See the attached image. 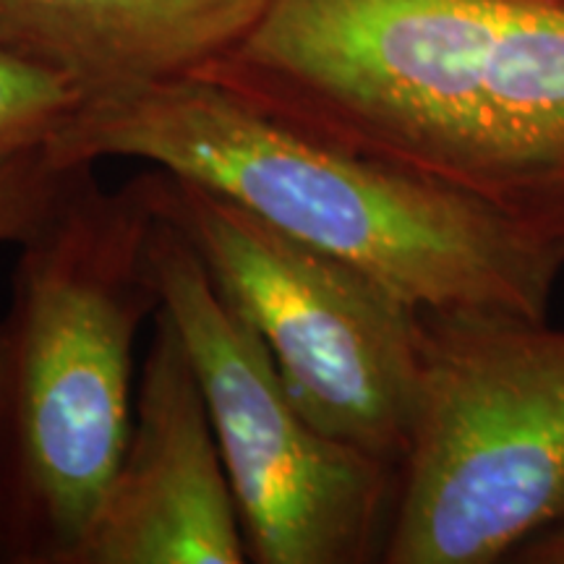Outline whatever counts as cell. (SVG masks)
<instances>
[{
    "instance_id": "6da1fadb",
    "label": "cell",
    "mask_w": 564,
    "mask_h": 564,
    "mask_svg": "<svg viewBox=\"0 0 564 564\" xmlns=\"http://www.w3.org/2000/svg\"><path fill=\"white\" fill-rule=\"evenodd\" d=\"M202 74L564 246V3L267 0Z\"/></svg>"
},
{
    "instance_id": "7a4b0ae2",
    "label": "cell",
    "mask_w": 564,
    "mask_h": 564,
    "mask_svg": "<svg viewBox=\"0 0 564 564\" xmlns=\"http://www.w3.org/2000/svg\"><path fill=\"white\" fill-rule=\"evenodd\" d=\"M47 147L63 165L152 162L369 272L415 308L546 319L564 272V246L301 129L207 74L89 97Z\"/></svg>"
},
{
    "instance_id": "3957f363",
    "label": "cell",
    "mask_w": 564,
    "mask_h": 564,
    "mask_svg": "<svg viewBox=\"0 0 564 564\" xmlns=\"http://www.w3.org/2000/svg\"><path fill=\"white\" fill-rule=\"evenodd\" d=\"M144 175L79 165L19 246L0 316V564H76L129 440L133 348L160 308Z\"/></svg>"
},
{
    "instance_id": "277c9868",
    "label": "cell",
    "mask_w": 564,
    "mask_h": 564,
    "mask_svg": "<svg viewBox=\"0 0 564 564\" xmlns=\"http://www.w3.org/2000/svg\"><path fill=\"white\" fill-rule=\"evenodd\" d=\"M419 319V394L382 562H510L564 514V329L470 306Z\"/></svg>"
},
{
    "instance_id": "5b68a950",
    "label": "cell",
    "mask_w": 564,
    "mask_h": 564,
    "mask_svg": "<svg viewBox=\"0 0 564 564\" xmlns=\"http://www.w3.org/2000/svg\"><path fill=\"white\" fill-rule=\"evenodd\" d=\"M141 175L308 421L400 470L419 394V308L199 183L160 167Z\"/></svg>"
},
{
    "instance_id": "8992f818",
    "label": "cell",
    "mask_w": 564,
    "mask_h": 564,
    "mask_svg": "<svg viewBox=\"0 0 564 564\" xmlns=\"http://www.w3.org/2000/svg\"><path fill=\"white\" fill-rule=\"evenodd\" d=\"M150 259L160 306L173 316L207 400L249 562H382L400 470L308 421L270 350L220 299L192 243L162 215Z\"/></svg>"
},
{
    "instance_id": "52a82bcc",
    "label": "cell",
    "mask_w": 564,
    "mask_h": 564,
    "mask_svg": "<svg viewBox=\"0 0 564 564\" xmlns=\"http://www.w3.org/2000/svg\"><path fill=\"white\" fill-rule=\"evenodd\" d=\"M243 562L249 549L207 400L173 316L160 306L129 440L76 564Z\"/></svg>"
},
{
    "instance_id": "ba28073f",
    "label": "cell",
    "mask_w": 564,
    "mask_h": 564,
    "mask_svg": "<svg viewBox=\"0 0 564 564\" xmlns=\"http://www.w3.org/2000/svg\"><path fill=\"white\" fill-rule=\"evenodd\" d=\"M267 0H0V45L89 97L207 70Z\"/></svg>"
},
{
    "instance_id": "9c48e42d",
    "label": "cell",
    "mask_w": 564,
    "mask_h": 564,
    "mask_svg": "<svg viewBox=\"0 0 564 564\" xmlns=\"http://www.w3.org/2000/svg\"><path fill=\"white\" fill-rule=\"evenodd\" d=\"M82 102L68 79L0 45V147L51 141Z\"/></svg>"
},
{
    "instance_id": "30bf717a",
    "label": "cell",
    "mask_w": 564,
    "mask_h": 564,
    "mask_svg": "<svg viewBox=\"0 0 564 564\" xmlns=\"http://www.w3.org/2000/svg\"><path fill=\"white\" fill-rule=\"evenodd\" d=\"M79 165H63L47 141L0 147V246H21L45 225Z\"/></svg>"
},
{
    "instance_id": "8fae6325",
    "label": "cell",
    "mask_w": 564,
    "mask_h": 564,
    "mask_svg": "<svg viewBox=\"0 0 564 564\" xmlns=\"http://www.w3.org/2000/svg\"><path fill=\"white\" fill-rule=\"evenodd\" d=\"M514 564H564V514L539 531L510 556Z\"/></svg>"
},
{
    "instance_id": "7c38bea8",
    "label": "cell",
    "mask_w": 564,
    "mask_h": 564,
    "mask_svg": "<svg viewBox=\"0 0 564 564\" xmlns=\"http://www.w3.org/2000/svg\"><path fill=\"white\" fill-rule=\"evenodd\" d=\"M549 3H564V0H549Z\"/></svg>"
}]
</instances>
